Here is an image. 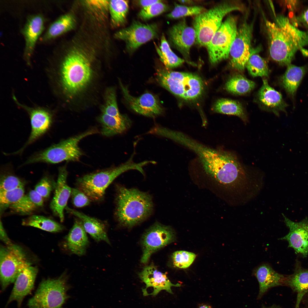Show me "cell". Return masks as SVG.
I'll return each instance as SVG.
<instances>
[{
	"label": "cell",
	"instance_id": "cell-8",
	"mask_svg": "<svg viewBox=\"0 0 308 308\" xmlns=\"http://www.w3.org/2000/svg\"><path fill=\"white\" fill-rule=\"evenodd\" d=\"M68 276L64 273L55 278L43 279L34 295L27 303L29 308H63L70 297L67 292L71 288Z\"/></svg>",
	"mask_w": 308,
	"mask_h": 308
},
{
	"label": "cell",
	"instance_id": "cell-37",
	"mask_svg": "<svg viewBox=\"0 0 308 308\" xmlns=\"http://www.w3.org/2000/svg\"><path fill=\"white\" fill-rule=\"evenodd\" d=\"M249 74L253 77H268L269 71L266 61L256 53H252L246 65Z\"/></svg>",
	"mask_w": 308,
	"mask_h": 308
},
{
	"label": "cell",
	"instance_id": "cell-18",
	"mask_svg": "<svg viewBox=\"0 0 308 308\" xmlns=\"http://www.w3.org/2000/svg\"><path fill=\"white\" fill-rule=\"evenodd\" d=\"M124 97L133 110L144 116L155 117L161 114L163 109L157 98L152 94L146 93L138 97H134L129 93L127 88L120 82Z\"/></svg>",
	"mask_w": 308,
	"mask_h": 308
},
{
	"label": "cell",
	"instance_id": "cell-20",
	"mask_svg": "<svg viewBox=\"0 0 308 308\" xmlns=\"http://www.w3.org/2000/svg\"><path fill=\"white\" fill-rule=\"evenodd\" d=\"M29 110L31 131L27 141L19 150L9 155L21 153L29 145L33 143L45 134L51 127L53 119L51 114L42 109H32Z\"/></svg>",
	"mask_w": 308,
	"mask_h": 308
},
{
	"label": "cell",
	"instance_id": "cell-48",
	"mask_svg": "<svg viewBox=\"0 0 308 308\" xmlns=\"http://www.w3.org/2000/svg\"><path fill=\"white\" fill-rule=\"evenodd\" d=\"M298 1H286L285 4L290 10H293L297 5Z\"/></svg>",
	"mask_w": 308,
	"mask_h": 308
},
{
	"label": "cell",
	"instance_id": "cell-39",
	"mask_svg": "<svg viewBox=\"0 0 308 308\" xmlns=\"http://www.w3.org/2000/svg\"><path fill=\"white\" fill-rule=\"evenodd\" d=\"M206 11L204 8L200 6H187L176 4L173 10L166 16L169 18L177 19L188 16H196Z\"/></svg>",
	"mask_w": 308,
	"mask_h": 308
},
{
	"label": "cell",
	"instance_id": "cell-10",
	"mask_svg": "<svg viewBox=\"0 0 308 308\" xmlns=\"http://www.w3.org/2000/svg\"><path fill=\"white\" fill-rule=\"evenodd\" d=\"M236 18L230 15L223 22L206 46L210 61L215 64L229 57L238 28Z\"/></svg>",
	"mask_w": 308,
	"mask_h": 308
},
{
	"label": "cell",
	"instance_id": "cell-36",
	"mask_svg": "<svg viewBox=\"0 0 308 308\" xmlns=\"http://www.w3.org/2000/svg\"><path fill=\"white\" fill-rule=\"evenodd\" d=\"M109 7L112 23L116 27L124 24L129 10L127 0H113L109 1Z\"/></svg>",
	"mask_w": 308,
	"mask_h": 308
},
{
	"label": "cell",
	"instance_id": "cell-44",
	"mask_svg": "<svg viewBox=\"0 0 308 308\" xmlns=\"http://www.w3.org/2000/svg\"><path fill=\"white\" fill-rule=\"evenodd\" d=\"M56 182L48 176L42 178L35 186L34 190L43 198L48 197L51 192L55 189Z\"/></svg>",
	"mask_w": 308,
	"mask_h": 308
},
{
	"label": "cell",
	"instance_id": "cell-40",
	"mask_svg": "<svg viewBox=\"0 0 308 308\" xmlns=\"http://www.w3.org/2000/svg\"><path fill=\"white\" fill-rule=\"evenodd\" d=\"M24 187L8 191H0L1 210L9 207L15 203L25 195Z\"/></svg>",
	"mask_w": 308,
	"mask_h": 308
},
{
	"label": "cell",
	"instance_id": "cell-19",
	"mask_svg": "<svg viewBox=\"0 0 308 308\" xmlns=\"http://www.w3.org/2000/svg\"><path fill=\"white\" fill-rule=\"evenodd\" d=\"M38 272L36 266L31 265L23 269L18 275L5 308L11 302L16 301L19 308H20L25 297L33 290L36 278Z\"/></svg>",
	"mask_w": 308,
	"mask_h": 308
},
{
	"label": "cell",
	"instance_id": "cell-22",
	"mask_svg": "<svg viewBox=\"0 0 308 308\" xmlns=\"http://www.w3.org/2000/svg\"><path fill=\"white\" fill-rule=\"evenodd\" d=\"M68 174L66 165L59 167L54 194L50 204L53 213L58 217L61 222L64 219V210L66 207L72 190L67 184Z\"/></svg>",
	"mask_w": 308,
	"mask_h": 308
},
{
	"label": "cell",
	"instance_id": "cell-1",
	"mask_svg": "<svg viewBox=\"0 0 308 308\" xmlns=\"http://www.w3.org/2000/svg\"><path fill=\"white\" fill-rule=\"evenodd\" d=\"M176 141L193 151L206 173L219 183H225L234 175L238 161L233 153L209 148L181 133L177 136Z\"/></svg>",
	"mask_w": 308,
	"mask_h": 308
},
{
	"label": "cell",
	"instance_id": "cell-30",
	"mask_svg": "<svg viewBox=\"0 0 308 308\" xmlns=\"http://www.w3.org/2000/svg\"><path fill=\"white\" fill-rule=\"evenodd\" d=\"M75 24L73 17L70 14H64L51 23L40 39L42 42H47L59 37L72 29Z\"/></svg>",
	"mask_w": 308,
	"mask_h": 308
},
{
	"label": "cell",
	"instance_id": "cell-14",
	"mask_svg": "<svg viewBox=\"0 0 308 308\" xmlns=\"http://www.w3.org/2000/svg\"><path fill=\"white\" fill-rule=\"evenodd\" d=\"M269 39V52L272 59L280 65L287 66L291 64L295 54L285 41L283 33L275 22H266Z\"/></svg>",
	"mask_w": 308,
	"mask_h": 308
},
{
	"label": "cell",
	"instance_id": "cell-21",
	"mask_svg": "<svg viewBox=\"0 0 308 308\" xmlns=\"http://www.w3.org/2000/svg\"><path fill=\"white\" fill-rule=\"evenodd\" d=\"M45 19L38 13L28 16L21 32L25 41L23 56L28 62L34 52L37 42L44 28Z\"/></svg>",
	"mask_w": 308,
	"mask_h": 308
},
{
	"label": "cell",
	"instance_id": "cell-42",
	"mask_svg": "<svg viewBox=\"0 0 308 308\" xmlns=\"http://www.w3.org/2000/svg\"><path fill=\"white\" fill-rule=\"evenodd\" d=\"M196 255L194 253L185 251H178L175 252L172 255L174 266L181 269L189 267L194 261Z\"/></svg>",
	"mask_w": 308,
	"mask_h": 308
},
{
	"label": "cell",
	"instance_id": "cell-26",
	"mask_svg": "<svg viewBox=\"0 0 308 308\" xmlns=\"http://www.w3.org/2000/svg\"><path fill=\"white\" fill-rule=\"evenodd\" d=\"M65 209L68 213L76 217L82 222L86 232L96 242L104 241L110 244L106 226L102 221L68 207Z\"/></svg>",
	"mask_w": 308,
	"mask_h": 308
},
{
	"label": "cell",
	"instance_id": "cell-50",
	"mask_svg": "<svg viewBox=\"0 0 308 308\" xmlns=\"http://www.w3.org/2000/svg\"><path fill=\"white\" fill-rule=\"evenodd\" d=\"M179 1L180 3L184 4H191L194 3L193 1L191 0H182Z\"/></svg>",
	"mask_w": 308,
	"mask_h": 308
},
{
	"label": "cell",
	"instance_id": "cell-41",
	"mask_svg": "<svg viewBox=\"0 0 308 308\" xmlns=\"http://www.w3.org/2000/svg\"><path fill=\"white\" fill-rule=\"evenodd\" d=\"M168 9L167 5L159 0L148 7L142 8L138 13V16L141 19L147 21L165 12Z\"/></svg>",
	"mask_w": 308,
	"mask_h": 308
},
{
	"label": "cell",
	"instance_id": "cell-9",
	"mask_svg": "<svg viewBox=\"0 0 308 308\" xmlns=\"http://www.w3.org/2000/svg\"><path fill=\"white\" fill-rule=\"evenodd\" d=\"M31 265L23 249L19 246L1 245L0 247V280L2 292L14 283L19 273Z\"/></svg>",
	"mask_w": 308,
	"mask_h": 308
},
{
	"label": "cell",
	"instance_id": "cell-13",
	"mask_svg": "<svg viewBox=\"0 0 308 308\" xmlns=\"http://www.w3.org/2000/svg\"><path fill=\"white\" fill-rule=\"evenodd\" d=\"M174 233L169 226L158 222L154 224L144 234L141 240L143 253L141 262L146 264L152 254L173 242Z\"/></svg>",
	"mask_w": 308,
	"mask_h": 308
},
{
	"label": "cell",
	"instance_id": "cell-45",
	"mask_svg": "<svg viewBox=\"0 0 308 308\" xmlns=\"http://www.w3.org/2000/svg\"><path fill=\"white\" fill-rule=\"evenodd\" d=\"M71 196L72 203L76 207H83L90 203L91 200L89 198L77 188L72 189Z\"/></svg>",
	"mask_w": 308,
	"mask_h": 308
},
{
	"label": "cell",
	"instance_id": "cell-46",
	"mask_svg": "<svg viewBox=\"0 0 308 308\" xmlns=\"http://www.w3.org/2000/svg\"><path fill=\"white\" fill-rule=\"evenodd\" d=\"M0 238L5 245H10L13 244L7 235L1 220L0 224Z\"/></svg>",
	"mask_w": 308,
	"mask_h": 308
},
{
	"label": "cell",
	"instance_id": "cell-6",
	"mask_svg": "<svg viewBox=\"0 0 308 308\" xmlns=\"http://www.w3.org/2000/svg\"><path fill=\"white\" fill-rule=\"evenodd\" d=\"M98 132L96 128H92L79 135L62 140L34 153L23 164L40 162L55 164L65 161H79L83 154L78 146L79 142L86 137Z\"/></svg>",
	"mask_w": 308,
	"mask_h": 308
},
{
	"label": "cell",
	"instance_id": "cell-2",
	"mask_svg": "<svg viewBox=\"0 0 308 308\" xmlns=\"http://www.w3.org/2000/svg\"><path fill=\"white\" fill-rule=\"evenodd\" d=\"M116 190L114 215L120 224L132 227L151 214L153 204L148 193L119 185H116Z\"/></svg>",
	"mask_w": 308,
	"mask_h": 308
},
{
	"label": "cell",
	"instance_id": "cell-7",
	"mask_svg": "<svg viewBox=\"0 0 308 308\" xmlns=\"http://www.w3.org/2000/svg\"><path fill=\"white\" fill-rule=\"evenodd\" d=\"M242 9L239 3L226 1L196 16L193 25L196 33V43L206 46L222 25L224 17L232 11Z\"/></svg>",
	"mask_w": 308,
	"mask_h": 308
},
{
	"label": "cell",
	"instance_id": "cell-24",
	"mask_svg": "<svg viewBox=\"0 0 308 308\" xmlns=\"http://www.w3.org/2000/svg\"><path fill=\"white\" fill-rule=\"evenodd\" d=\"M253 274L259 284L258 299L260 298L270 288L284 285L285 275L278 273L268 263L262 264L256 268Z\"/></svg>",
	"mask_w": 308,
	"mask_h": 308
},
{
	"label": "cell",
	"instance_id": "cell-53",
	"mask_svg": "<svg viewBox=\"0 0 308 308\" xmlns=\"http://www.w3.org/2000/svg\"><path fill=\"white\" fill-rule=\"evenodd\" d=\"M307 308H308V304L306 306Z\"/></svg>",
	"mask_w": 308,
	"mask_h": 308
},
{
	"label": "cell",
	"instance_id": "cell-25",
	"mask_svg": "<svg viewBox=\"0 0 308 308\" xmlns=\"http://www.w3.org/2000/svg\"><path fill=\"white\" fill-rule=\"evenodd\" d=\"M257 96L259 102L265 109L277 116L279 112H286L288 104L281 93L270 86L266 79H263L262 85Z\"/></svg>",
	"mask_w": 308,
	"mask_h": 308
},
{
	"label": "cell",
	"instance_id": "cell-5",
	"mask_svg": "<svg viewBox=\"0 0 308 308\" xmlns=\"http://www.w3.org/2000/svg\"><path fill=\"white\" fill-rule=\"evenodd\" d=\"M156 79L162 87L175 95L187 100H194L202 94L204 85L196 74L173 71L160 67L156 70Z\"/></svg>",
	"mask_w": 308,
	"mask_h": 308
},
{
	"label": "cell",
	"instance_id": "cell-52",
	"mask_svg": "<svg viewBox=\"0 0 308 308\" xmlns=\"http://www.w3.org/2000/svg\"><path fill=\"white\" fill-rule=\"evenodd\" d=\"M295 308H299V307L298 306H295Z\"/></svg>",
	"mask_w": 308,
	"mask_h": 308
},
{
	"label": "cell",
	"instance_id": "cell-12",
	"mask_svg": "<svg viewBox=\"0 0 308 308\" xmlns=\"http://www.w3.org/2000/svg\"><path fill=\"white\" fill-rule=\"evenodd\" d=\"M157 24H145L135 21L129 27L117 32L114 37L124 41L126 48L130 53L134 52L142 44L158 37Z\"/></svg>",
	"mask_w": 308,
	"mask_h": 308
},
{
	"label": "cell",
	"instance_id": "cell-51",
	"mask_svg": "<svg viewBox=\"0 0 308 308\" xmlns=\"http://www.w3.org/2000/svg\"><path fill=\"white\" fill-rule=\"evenodd\" d=\"M262 308H281L280 307L276 305H273L270 307H264Z\"/></svg>",
	"mask_w": 308,
	"mask_h": 308
},
{
	"label": "cell",
	"instance_id": "cell-3",
	"mask_svg": "<svg viewBox=\"0 0 308 308\" xmlns=\"http://www.w3.org/2000/svg\"><path fill=\"white\" fill-rule=\"evenodd\" d=\"M91 61L83 53L73 50L64 57L61 64L60 79L63 89L70 98L83 90L92 78Z\"/></svg>",
	"mask_w": 308,
	"mask_h": 308
},
{
	"label": "cell",
	"instance_id": "cell-35",
	"mask_svg": "<svg viewBox=\"0 0 308 308\" xmlns=\"http://www.w3.org/2000/svg\"><path fill=\"white\" fill-rule=\"evenodd\" d=\"M214 110L217 113L237 116L244 122L247 121V116L243 107L237 101L220 99L214 104Z\"/></svg>",
	"mask_w": 308,
	"mask_h": 308
},
{
	"label": "cell",
	"instance_id": "cell-32",
	"mask_svg": "<svg viewBox=\"0 0 308 308\" xmlns=\"http://www.w3.org/2000/svg\"><path fill=\"white\" fill-rule=\"evenodd\" d=\"M161 39L159 47L155 43V45L160 59L166 68H175L182 65L185 60L178 56L172 51L163 34H162Z\"/></svg>",
	"mask_w": 308,
	"mask_h": 308
},
{
	"label": "cell",
	"instance_id": "cell-23",
	"mask_svg": "<svg viewBox=\"0 0 308 308\" xmlns=\"http://www.w3.org/2000/svg\"><path fill=\"white\" fill-rule=\"evenodd\" d=\"M89 241L81 221L75 220L73 225L65 238L63 247L68 253L81 256L86 253Z\"/></svg>",
	"mask_w": 308,
	"mask_h": 308
},
{
	"label": "cell",
	"instance_id": "cell-33",
	"mask_svg": "<svg viewBox=\"0 0 308 308\" xmlns=\"http://www.w3.org/2000/svg\"><path fill=\"white\" fill-rule=\"evenodd\" d=\"M255 83L242 75L236 74L232 75L227 81L225 88L228 92L237 95H243L249 93L255 86Z\"/></svg>",
	"mask_w": 308,
	"mask_h": 308
},
{
	"label": "cell",
	"instance_id": "cell-17",
	"mask_svg": "<svg viewBox=\"0 0 308 308\" xmlns=\"http://www.w3.org/2000/svg\"><path fill=\"white\" fill-rule=\"evenodd\" d=\"M169 41L186 59L189 58L190 49L196 41L194 28L189 26L185 19L173 25L168 32Z\"/></svg>",
	"mask_w": 308,
	"mask_h": 308
},
{
	"label": "cell",
	"instance_id": "cell-29",
	"mask_svg": "<svg viewBox=\"0 0 308 308\" xmlns=\"http://www.w3.org/2000/svg\"><path fill=\"white\" fill-rule=\"evenodd\" d=\"M43 204V197L35 190L25 194L9 207L11 211L23 215L32 214Z\"/></svg>",
	"mask_w": 308,
	"mask_h": 308
},
{
	"label": "cell",
	"instance_id": "cell-38",
	"mask_svg": "<svg viewBox=\"0 0 308 308\" xmlns=\"http://www.w3.org/2000/svg\"><path fill=\"white\" fill-rule=\"evenodd\" d=\"M102 113L118 118H122L125 115L121 114L119 111L117 102L116 91L113 88L107 90L105 95L104 104L102 109Z\"/></svg>",
	"mask_w": 308,
	"mask_h": 308
},
{
	"label": "cell",
	"instance_id": "cell-11",
	"mask_svg": "<svg viewBox=\"0 0 308 308\" xmlns=\"http://www.w3.org/2000/svg\"><path fill=\"white\" fill-rule=\"evenodd\" d=\"M253 25L244 21L240 25L230 50V65L239 72H242L251 55L256 53L251 48Z\"/></svg>",
	"mask_w": 308,
	"mask_h": 308
},
{
	"label": "cell",
	"instance_id": "cell-49",
	"mask_svg": "<svg viewBox=\"0 0 308 308\" xmlns=\"http://www.w3.org/2000/svg\"><path fill=\"white\" fill-rule=\"evenodd\" d=\"M197 308H212L208 304L202 303L199 305Z\"/></svg>",
	"mask_w": 308,
	"mask_h": 308
},
{
	"label": "cell",
	"instance_id": "cell-27",
	"mask_svg": "<svg viewBox=\"0 0 308 308\" xmlns=\"http://www.w3.org/2000/svg\"><path fill=\"white\" fill-rule=\"evenodd\" d=\"M308 70L306 66H298L291 64L287 66L285 73L280 78V85L292 100H294L298 88Z\"/></svg>",
	"mask_w": 308,
	"mask_h": 308
},
{
	"label": "cell",
	"instance_id": "cell-31",
	"mask_svg": "<svg viewBox=\"0 0 308 308\" xmlns=\"http://www.w3.org/2000/svg\"><path fill=\"white\" fill-rule=\"evenodd\" d=\"M284 285L297 293L308 291V269L303 268L297 260L293 273L285 275Z\"/></svg>",
	"mask_w": 308,
	"mask_h": 308
},
{
	"label": "cell",
	"instance_id": "cell-15",
	"mask_svg": "<svg viewBox=\"0 0 308 308\" xmlns=\"http://www.w3.org/2000/svg\"><path fill=\"white\" fill-rule=\"evenodd\" d=\"M282 214L289 232L279 239L287 241L288 247L293 249L296 254L306 257L308 254V218L306 216L299 222H295Z\"/></svg>",
	"mask_w": 308,
	"mask_h": 308
},
{
	"label": "cell",
	"instance_id": "cell-43",
	"mask_svg": "<svg viewBox=\"0 0 308 308\" xmlns=\"http://www.w3.org/2000/svg\"><path fill=\"white\" fill-rule=\"evenodd\" d=\"M25 184L17 176L10 174L2 175L0 181V191H8L24 187Z\"/></svg>",
	"mask_w": 308,
	"mask_h": 308
},
{
	"label": "cell",
	"instance_id": "cell-4",
	"mask_svg": "<svg viewBox=\"0 0 308 308\" xmlns=\"http://www.w3.org/2000/svg\"><path fill=\"white\" fill-rule=\"evenodd\" d=\"M133 155L125 163L117 167L85 175L76 180L77 188L84 193L91 201L102 200L105 191L119 175L130 170H137L143 173V167L149 164V161L136 163L133 159Z\"/></svg>",
	"mask_w": 308,
	"mask_h": 308
},
{
	"label": "cell",
	"instance_id": "cell-34",
	"mask_svg": "<svg viewBox=\"0 0 308 308\" xmlns=\"http://www.w3.org/2000/svg\"><path fill=\"white\" fill-rule=\"evenodd\" d=\"M22 224L51 232H60L64 229L63 225L58 222L45 216L37 215H31L23 219Z\"/></svg>",
	"mask_w": 308,
	"mask_h": 308
},
{
	"label": "cell",
	"instance_id": "cell-28",
	"mask_svg": "<svg viewBox=\"0 0 308 308\" xmlns=\"http://www.w3.org/2000/svg\"><path fill=\"white\" fill-rule=\"evenodd\" d=\"M98 121L101 125V133L107 137L123 133L129 129L131 125V121L126 116L119 119L102 113L98 117Z\"/></svg>",
	"mask_w": 308,
	"mask_h": 308
},
{
	"label": "cell",
	"instance_id": "cell-16",
	"mask_svg": "<svg viewBox=\"0 0 308 308\" xmlns=\"http://www.w3.org/2000/svg\"><path fill=\"white\" fill-rule=\"evenodd\" d=\"M139 275L146 285L145 288H142L144 296H155L163 290L173 294L172 287H179L181 286L179 283L176 284L172 283L167 277L166 273H163L158 270L153 264L145 267L139 273Z\"/></svg>",
	"mask_w": 308,
	"mask_h": 308
},
{
	"label": "cell",
	"instance_id": "cell-47",
	"mask_svg": "<svg viewBox=\"0 0 308 308\" xmlns=\"http://www.w3.org/2000/svg\"><path fill=\"white\" fill-rule=\"evenodd\" d=\"M159 0H138L136 2L139 6L142 8L148 7L158 1Z\"/></svg>",
	"mask_w": 308,
	"mask_h": 308
}]
</instances>
